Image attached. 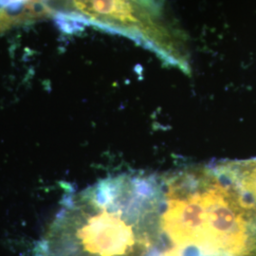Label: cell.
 <instances>
[{"label": "cell", "mask_w": 256, "mask_h": 256, "mask_svg": "<svg viewBox=\"0 0 256 256\" xmlns=\"http://www.w3.org/2000/svg\"><path fill=\"white\" fill-rule=\"evenodd\" d=\"M162 178L120 174L68 200L37 256H147L160 247Z\"/></svg>", "instance_id": "obj_1"}, {"label": "cell", "mask_w": 256, "mask_h": 256, "mask_svg": "<svg viewBox=\"0 0 256 256\" xmlns=\"http://www.w3.org/2000/svg\"><path fill=\"white\" fill-rule=\"evenodd\" d=\"M46 10H48V14H52V10L50 9V6H48V0H46Z\"/></svg>", "instance_id": "obj_4"}, {"label": "cell", "mask_w": 256, "mask_h": 256, "mask_svg": "<svg viewBox=\"0 0 256 256\" xmlns=\"http://www.w3.org/2000/svg\"><path fill=\"white\" fill-rule=\"evenodd\" d=\"M162 245L174 256H256V198L216 168L162 178Z\"/></svg>", "instance_id": "obj_2"}, {"label": "cell", "mask_w": 256, "mask_h": 256, "mask_svg": "<svg viewBox=\"0 0 256 256\" xmlns=\"http://www.w3.org/2000/svg\"><path fill=\"white\" fill-rule=\"evenodd\" d=\"M18 20L14 16H12L8 12L0 9V30H7L8 28L18 23Z\"/></svg>", "instance_id": "obj_3"}]
</instances>
